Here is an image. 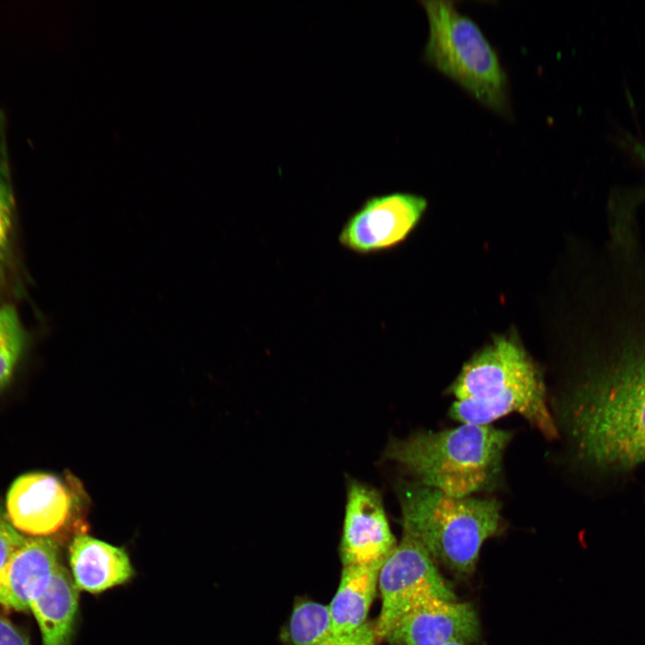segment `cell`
<instances>
[{"label":"cell","mask_w":645,"mask_h":645,"mask_svg":"<svg viewBox=\"0 0 645 645\" xmlns=\"http://www.w3.org/2000/svg\"><path fill=\"white\" fill-rule=\"evenodd\" d=\"M0 645H29V643L11 622L0 616Z\"/></svg>","instance_id":"d6986e66"},{"label":"cell","mask_w":645,"mask_h":645,"mask_svg":"<svg viewBox=\"0 0 645 645\" xmlns=\"http://www.w3.org/2000/svg\"><path fill=\"white\" fill-rule=\"evenodd\" d=\"M72 509V497L56 477L24 474L14 480L6 497L8 520L18 530L47 537L61 529Z\"/></svg>","instance_id":"30bf717a"},{"label":"cell","mask_w":645,"mask_h":645,"mask_svg":"<svg viewBox=\"0 0 645 645\" xmlns=\"http://www.w3.org/2000/svg\"><path fill=\"white\" fill-rule=\"evenodd\" d=\"M633 151L641 163L645 165V146L642 144H637L634 147Z\"/></svg>","instance_id":"ffe728a7"},{"label":"cell","mask_w":645,"mask_h":645,"mask_svg":"<svg viewBox=\"0 0 645 645\" xmlns=\"http://www.w3.org/2000/svg\"><path fill=\"white\" fill-rule=\"evenodd\" d=\"M381 565L343 566L337 591L328 606L332 633L340 645H375L368 612L375 596Z\"/></svg>","instance_id":"8fae6325"},{"label":"cell","mask_w":645,"mask_h":645,"mask_svg":"<svg viewBox=\"0 0 645 645\" xmlns=\"http://www.w3.org/2000/svg\"><path fill=\"white\" fill-rule=\"evenodd\" d=\"M69 555L77 589L92 594L124 584L134 574L129 556L123 548L87 534L73 538Z\"/></svg>","instance_id":"4fadbf2b"},{"label":"cell","mask_w":645,"mask_h":645,"mask_svg":"<svg viewBox=\"0 0 645 645\" xmlns=\"http://www.w3.org/2000/svg\"><path fill=\"white\" fill-rule=\"evenodd\" d=\"M445 645H467V644H464V643H461V642H451V643H448V644H445Z\"/></svg>","instance_id":"44dd1931"},{"label":"cell","mask_w":645,"mask_h":645,"mask_svg":"<svg viewBox=\"0 0 645 645\" xmlns=\"http://www.w3.org/2000/svg\"><path fill=\"white\" fill-rule=\"evenodd\" d=\"M479 636V620L470 603L436 598L402 616L383 641L389 645L468 644Z\"/></svg>","instance_id":"9c48e42d"},{"label":"cell","mask_w":645,"mask_h":645,"mask_svg":"<svg viewBox=\"0 0 645 645\" xmlns=\"http://www.w3.org/2000/svg\"><path fill=\"white\" fill-rule=\"evenodd\" d=\"M288 637L291 645H340L331 629L328 606L313 600L295 604Z\"/></svg>","instance_id":"2e32d148"},{"label":"cell","mask_w":645,"mask_h":645,"mask_svg":"<svg viewBox=\"0 0 645 645\" xmlns=\"http://www.w3.org/2000/svg\"><path fill=\"white\" fill-rule=\"evenodd\" d=\"M396 546L381 494L349 480L340 546L343 566L382 565Z\"/></svg>","instance_id":"ba28073f"},{"label":"cell","mask_w":645,"mask_h":645,"mask_svg":"<svg viewBox=\"0 0 645 645\" xmlns=\"http://www.w3.org/2000/svg\"><path fill=\"white\" fill-rule=\"evenodd\" d=\"M59 563L58 546L53 539L27 538L0 575V605L19 611L29 608Z\"/></svg>","instance_id":"7c38bea8"},{"label":"cell","mask_w":645,"mask_h":645,"mask_svg":"<svg viewBox=\"0 0 645 645\" xmlns=\"http://www.w3.org/2000/svg\"><path fill=\"white\" fill-rule=\"evenodd\" d=\"M426 206L424 197L411 193L371 196L347 219L339 233V243L361 255L391 250L409 236Z\"/></svg>","instance_id":"52a82bcc"},{"label":"cell","mask_w":645,"mask_h":645,"mask_svg":"<svg viewBox=\"0 0 645 645\" xmlns=\"http://www.w3.org/2000/svg\"><path fill=\"white\" fill-rule=\"evenodd\" d=\"M397 495L403 534L458 575L474 572L483 544L502 529L494 498L455 497L417 482L401 483Z\"/></svg>","instance_id":"277c9868"},{"label":"cell","mask_w":645,"mask_h":645,"mask_svg":"<svg viewBox=\"0 0 645 645\" xmlns=\"http://www.w3.org/2000/svg\"><path fill=\"white\" fill-rule=\"evenodd\" d=\"M513 433L492 425L460 424L391 438L383 458L416 482L455 497L493 492L503 482V455Z\"/></svg>","instance_id":"3957f363"},{"label":"cell","mask_w":645,"mask_h":645,"mask_svg":"<svg viewBox=\"0 0 645 645\" xmlns=\"http://www.w3.org/2000/svg\"><path fill=\"white\" fill-rule=\"evenodd\" d=\"M30 608L39 625L43 645H69L78 608V589L61 563Z\"/></svg>","instance_id":"5bb4252c"},{"label":"cell","mask_w":645,"mask_h":645,"mask_svg":"<svg viewBox=\"0 0 645 645\" xmlns=\"http://www.w3.org/2000/svg\"><path fill=\"white\" fill-rule=\"evenodd\" d=\"M429 23L425 60L493 110L509 109L507 78L478 25L451 1H422Z\"/></svg>","instance_id":"5b68a950"},{"label":"cell","mask_w":645,"mask_h":645,"mask_svg":"<svg viewBox=\"0 0 645 645\" xmlns=\"http://www.w3.org/2000/svg\"><path fill=\"white\" fill-rule=\"evenodd\" d=\"M26 540L7 519L0 515V575Z\"/></svg>","instance_id":"ac0fdd59"},{"label":"cell","mask_w":645,"mask_h":645,"mask_svg":"<svg viewBox=\"0 0 645 645\" xmlns=\"http://www.w3.org/2000/svg\"><path fill=\"white\" fill-rule=\"evenodd\" d=\"M26 341V331L16 309L0 305V391L11 381Z\"/></svg>","instance_id":"e0dca14e"},{"label":"cell","mask_w":645,"mask_h":645,"mask_svg":"<svg viewBox=\"0 0 645 645\" xmlns=\"http://www.w3.org/2000/svg\"><path fill=\"white\" fill-rule=\"evenodd\" d=\"M377 585L382 599L374 624L377 642L383 641L402 616L419 606L436 598L455 600L435 561L423 546L406 534L382 563Z\"/></svg>","instance_id":"8992f818"},{"label":"cell","mask_w":645,"mask_h":645,"mask_svg":"<svg viewBox=\"0 0 645 645\" xmlns=\"http://www.w3.org/2000/svg\"><path fill=\"white\" fill-rule=\"evenodd\" d=\"M14 194L8 149L7 123L0 109V288L7 280L13 254Z\"/></svg>","instance_id":"9a60e30c"},{"label":"cell","mask_w":645,"mask_h":645,"mask_svg":"<svg viewBox=\"0 0 645 645\" xmlns=\"http://www.w3.org/2000/svg\"><path fill=\"white\" fill-rule=\"evenodd\" d=\"M450 417L461 424L491 425L512 413L546 439L559 437L543 375L513 338L498 337L476 353L449 387Z\"/></svg>","instance_id":"7a4b0ae2"},{"label":"cell","mask_w":645,"mask_h":645,"mask_svg":"<svg viewBox=\"0 0 645 645\" xmlns=\"http://www.w3.org/2000/svg\"><path fill=\"white\" fill-rule=\"evenodd\" d=\"M625 294L609 304L603 347L554 405L574 460L600 474L645 462V288Z\"/></svg>","instance_id":"6da1fadb"}]
</instances>
